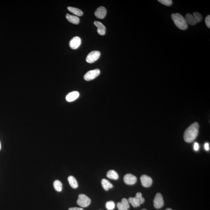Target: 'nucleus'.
<instances>
[{
    "label": "nucleus",
    "mask_w": 210,
    "mask_h": 210,
    "mask_svg": "<svg viewBox=\"0 0 210 210\" xmlns=\"http://www.w3.org/2000/svg\"><path fill=\"white\" fill-rule=\"evenodd\" d=\"M198 123L195 122L191 125L184 132V139L186 142H192L196 139L198 134Z\"/></svg>",
    "instance_id": "obj_1"
},
{
    "label": "nucleus",
    "mask_w": 210,
    "mask_h": 210,
    "mask_svg": "<svg viewBox=\"0 0 210 210\" xmlns=\"http://www.w3.org/2000/svg\"><path fill=\"white\" fill-rule=\"evenodd\" d=\"M171 18L175 24L180 29L185 30L188 27L185 18L182 14L178 13H173L172 14Z\"/></svg>",
    "instance_id": "obj_2"
},
{
    "label": "nucleus",
    "mask_w": 210,
    "mask_h": 210,
    "mask_svg": "<svg viewBox=\"0 0 210 210\" xmlns=\"http://www.w3.org/2000/svg\"><path fill=\"white\" fill-rule=\"evenodd\" d=\"M128 200L129 203H131L134 207H138L145 201V198L142 197V193L140 192L137 193L135 197H130Z\"/></svg>",
    "instance_id": "obj_3"
},
{
    "label": "nucleus",
    "mask_w": 210,
    "mask_h": 210,
    "mask_svg": "<svg viewBox=\"0 0 210 210\" xmlns=\"http://www.w3.org/2000/svg\"><path fill=\"white\" fill-rule=\"evenodd\" d=\"M91 200L89 197L85 194H81L78 196L77 203L79 206L83 207H86L90 205Z\"/></svg>",
    "instance_id": "obj_4"
},
{
    "label": "nucleus",
    "mask_w": 210,
    "mask_h": 210,
    "mask_svg": "<svg viewBox=\"0 0 210 210\" xmlns=\"http://www.w3.org/2000/svg\"><path fill=\"white\" fill-rule=\"evenodd\" d=\"M100 72L99 69L90 70L85 74L84 76V79L89 81L95 79L100 74Z\"/></svg>",
    "instance_id": "obj_5"
},
{
    "label": "nucleus",
    "mask_w": 210,
    "mask_h": 210,
    "mask_svg": "<svg viewBox=\"0 0 210 210\" xmlns=\"http://www.w3.org/2000/svg\"><path fill=\"white\" fill-rule=\"evenodd\" d=\"M100 53L98 51H94L88 54L86 58V62L89 63H93L97 61L100 57Z\"/></svg>",
    "instance_id": "obj_6"
},
{
    "label": "nucleus",
    "mask_w": 210,
    "mask_h": 210,
    "mask_svg": "<svg viewBox=\"0 0 210 210\" xmlns=\"http://www.w3.org/2000/svg\"><path fill=\"white\" fill-rule=\"evenodd\" d=\"M164 205L162 196L160 193L156 194L154 200V206L156 209H159L161 208Z\"/></svg>",
    "instance_id": "obj_7"
},
{
    "label": "nucleus",
    "mask_w": 210,
    "mask_h": 210,
    "mask_svg": "<svg viewBox=\"0 0 210 210\" xmlns=\"http://www.w3.org/2000/svg\"><path fill=\"white\" fill-rule=\"evenodd\" d=\"M124 181L126 184L128 185H133L137 182V177L131 174H128L125 176Z\"/></svg>",
    "instance_id": "obj_8"
},
{
    "label": "nucleus",
    "mask_w": 210,
    "mask_h": 210,
    "mask_svg": "<svg viewBox=\"0 0 210 210\" xmlns=\"http://www.w3.org/2000/svg\"><path fill=\"white\" fill-rule=\"evenodd\" d=\"M81 39L79 37L76 36L70 40L69 46L72 49H76L79 47L81 44Z\"/></svg>",
    "instance_id": "obj_9"
},
{
    "label": "nucleus",
    "mask_w": 210,
    "mask_h": 210,
    "mask_svg": "<svg viewBox=\"0 0 210 210\" xmlns=\"http://www.w3.org/2000/svg\"><path fill=\"white\" fill-rule=\"evenodd\" d=\"M141 180L142 185L145 187H150L153 183V180L151 178L146 175L141 176Z\"/></svg>",
    "instance_id": "obj_10"
},
{
    "label": "nucleus",
    "mask_w": 210,
    "mask_h": 210,
    "mask_svg": "<svg viewBox=\"0 0 210 210\" xmlns=\"http://www.w3.org/2000/svg\"><path fill=\"white\" fill-rule=\"evenodd\" d=\"M107 13V10L103 6L98 8L95 13V15L96 17L99 19H103Z\"/></svg>",
    "instance_id": "obj_11"
},
{
    "label": "nucleus",
    "mask_w": 210,
    "mask_h": 210,
    "mask_svg": "<svg viewBox=\"0 0 210 210\" xmlns=\"http://www.w3.org/2000/svg\"><path fill=\"white\" fill-rule=\"evenodd\" d=\"M130 207L129 202L125 198H123L121 202L117 203L118 210H128Z\"/></svg>",
    "instance_id": "obj_12"
},
{
    "label": "nucleus",
    "mask_w": 210,
    "mask_h": 210,
    "mask_svg": "<svg viewBox=\"0 0 210 210\" xmlns=\"http://www.w3.org/2000/svg\"><path fill=\"white\" fill-rule=\"evenodd\" d=\"M94 25L97 28L98 33L101 36H104L105 35L106 31L105 27L103 24L98 21H95L94 22Z\"/></svg>",
    "instance_id": "obj_13"
},
{
    "label": "nucleus",
    "mask_w": 210,
    "mask_h": 210,
    "mask_svg": "<svg viewBox=\"0 0 210 210\" xmlns=\"http://www.w3.org/2000/svg\"><path fill=\"white\" fill-rule=\"evenodd\" d=\"M79 94L77 91H73L69 93L66 97V100L69 102L74 101L79 97Z\"/></svg>",
    "instance_id": "obj_14"
},
{
    "label": "nucleus",
    "mask_w": 210,
    "mask_h": 210,
    "mask_svg": "<svg viewBox=\"0 0 210 210\" xmlns=\"http://www.w3.org/2000/svg\"><path fill=\"white\" fill-rule=\"evenodd\" d=\"M185 18L186 21H187V24L192 25H194L197 23L196 19L192 14L190 13H187L186 14Z\"/></svg>",
    "instance_id": "obj_15"
},
{
    "label": "nucleus",
    "mask_w": 210,
    "mask_h": 210,
    "mask_svg": "<svg viewBox=\"0 0 210 210\" xmlns=\"http://www.w3.org/2000/svg\"><path fill=\"white\" fill-rule=\"evenodd\" d=\"M66 18L68 21L74 24L77 25L80 22V19L79 18L76 16L70 15L69 14H67L66 15Z\"/></svg>",
    "instance_id": "obj_16"
},
{
    "label": "nucleus",
    "mask_w": 210,
    "mask_h": 210,
    "mask_svg": "<svg viewBox=\"0 0 210 210\" xmlns=\"http://www.w3.org/2000/svg\"><path fill=\"white\" fill-rule=\"evenodd\" d=\"M68 181L70 185L73 188H77L78 186L77 181L73 176H69L68 177Z\"/></svg>",
    "instance_id": "obj_17"
},
{
    "label": "nucleus",
    "mask_w": 210,
    "mask_h": 210,
    "mask_svg": "<svg viewBox=\"0 0 210 210\" xmlns=\"http://www.w3.org/2000/svg\"><path fill=\"white\" fill-rule=\"evenodd\" d=\"M101 183L104 190L105 191H108L109 189L113 188V184L106 179H102Z\"/></svg>",
    "instance_id": "obj_18"
},
{
    "label": "nucleus",
    "mask_w": 210,
    "mask_h": 210,
    "mask_svg": "<svg viewBox=\"0 0 210 210\" xmlns=\"http://www.w3.org/2000/svg\"><path fill=\"white\" fill-rule=\"evenodd\" d=\"M107 177L113 180H117L119 178V176L117 172L114 170H110L107 172Z\"/></svg>",
    "instance_id": "obj_19"
},
{
    "label": "nucleus",
    "mask_w": 210,
    "mask_h": 210,
    "mask_svg": "<svg viewBox=\"0 0 210 210\" xmlns=\"http://www.w3.org/2000/svg\"><path fill=\"white\" fill-rule=\"evenodd\" d=\"M67 9H68V10L70 11V12H71L72 13L75 14L76 15L81 17V16L83 15V12L82 11L80 10V9L77 8L68 7L67 8Z\"/></svg>",
    "instance_id": "obj_20"
},
{
    "label": "nucleus",
    "mask_w": 210,
    "mask_h": 210,
    "mask_svg": "<svg viewBox=\"0 0 210 210\" xmlns=\"http://www.w3.org/2000/svg\"><path fill=\"white\" fill-rule=\"evenodd\" d=\"M54 189L58 192H61L62 190V184L59 180H55L54 182Z\"/></svg>",
    "instance_id": "obj_21"
},
{
    "label": "nucleus",
    "mask_w": 210,
    "mask_h": 210,
    "mask_svg": "<svg viewBox=\"0 0 210 210\" xmlns=\"http://www.w3.org/2000/svg\"><path fill=\"white\" fill-rule=\"evenodd\" d=\"M115 206L114 202L112 201L107 202L106 203V208L107 210H112L114 209Z\"/></svg>",
    "instance_id": "obj_22"
},
{
    "label": "nucleus",
    "mask_w": 210,
    "mask_h": 210,
    "mask_svg": "<svg viewBox=\"0 0 210 210\" xmlns=\"http://www.w3.org/2000/svg\"><path fill=\"white\" fill-rule=\"evenodd\" d=\"M194 17H195V19H196L197 23H198L201 21L202 19V14L198 12H195L192 14Z\"/></svg>",
    "instance_id": "obj_23"
},
{
    "label": "nucleus",
    "mask_w": 210,
    "mask_h": 210,
    "mask_svg": "<svg viewBox=\"0 0 210 210\" xmlns=\"http://www.w3.org/2000/svg\"><path fill=\"white\" fill-rule=\"evenodd\" d=\"M159 2L164 5L169 6L172 4V0H158Z\"/></svg>",
    "instance_id": "obj_24"
},
{
    "label": "nucleus",
    "mask_w": 210,
    "mask_h": 210,
    "mask_svg": "<svg viewBox=\"0 0 210 210\" xmlns=\"http://www.w3.org/2000/svg\"><path fill=\"white\" fill-rule=\"evenodd\" d=\"M205 23H206L207 26L208 28H210V15H209L207 16L205 20Z\"/></svg>",
    "instance_id": "obj_25"
},
{
    "label": "nucleus",
    "mask_w": 210,
    "mask_h": 210,
    "mask_svg": "<svg viewBox=\"0 0 210 210\" xmlns=\"http://www.w3.org/2000/svg\"><path fill=\"white\" fill-rule=\"evenodd\" d=\"M199 148V146L197 142H195L194 145V149L196 151H197L198 150Z\"/></svg>",
    "instance_id": "obj_26"
},
{
    "label": "nucleus",
    "mask_w": 210,
    "mask_h": 210,
    "mask_svg": "<svg viewBox=\"0 0 210 210\" xmlns=\"http://www.w3.org/2000/svg\"><path fill=\"white\" fill-rule=\"evenodd\" d=\"M69 210H84L82 208L79 207H72L70 208Z\"/></svg>",
    "instance_id": "obj_27"
},
{
    "label": "nucleus",
    "mask_w": 210,
    "mask_h": 210,
    "mask_svg": "<svg viewBox=\"0 0 210 210\" xmlns=\"http://www.w3.org/2000/svg\"><path fill=\"white\" fill-rule=\"evenodd\" d=\"M205 149L206 151H209V143H206L204 145Z\"/></svg>",
    "instance_id": "obj_28"
},
{
    "label": "nucleus",
    "mask_w": 210,
    "mask_h": 210,
    "mask_svg": "<svg viewBox=\"0 0 210 210\" xmlns=\"http://www.w3.org/2000/svg\"><path fill=\"white\" fill-rule=\"evenodd\" d=\"M166 210H172L171 209H170V208H169V209H166Z\"/></svg>",
    "instance_id": "obj_29"
},
{
    "label": "nucleus",
    "mask_w": 210,
    "mask_h": 210,
    "mask_svg": "<svg viewBox=\"0 0 210 210\" xmlns=\"http://www.w3.org/2000/svg\"><path fill=\"white\" fill-rule=\"evenodd\" d=\"M1 142H0V150H1Z\"/></svg>",
    "instance_id": "obj_30"
},
{
    "label": "nucleus",
    "mask_w": 210,
    "mask_h": 210,
    "mask_svg": "<svg viewBox=\"0 0 210 210\" xmlns=\"http://www.w3.org/2000/svg\"><path fill=\"white\" fill-rule=\"evenodd\" d=\"M147 210L145 209H142V210Z\"/></svg>",
    "instance_id": "obj_31"
}]
</instances>
